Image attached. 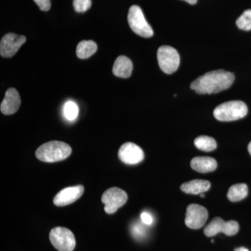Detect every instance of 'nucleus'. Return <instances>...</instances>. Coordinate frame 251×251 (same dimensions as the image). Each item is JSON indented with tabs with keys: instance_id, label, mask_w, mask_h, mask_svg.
<instances>
[{
	"instance_id": "nucleus-14",
	"label": "nucleus",
	"mask_w": 251,
	"mask_h": 251,
	"mask_svg": "<svg viewBox=\"0 0 251 251\" xmlns=\"http://www.w3.org/2000/svg\"><path fill=\"white\" fill-rule=\"evenodd\" d=\"M191 166L193 170L198 173H211L217 168V162L211 157L197 156L191 160Z\"/></svg>"
},
{
	"instance_id": "nucleus-1",
	"label": "nucleus",
	"mask_w": 251,
	"mask_h": 251,
	"mask_svg": "<svg viewBox=\"0 0 251 251\" xmlns=\"http://www.w3.org/2000/svg\"><path fill=\"white\" fill-rule=\"evenodd\" d=\"M234 81V75L224 70L212 71L198 77L191 84V90L199 94L219 93L227 90Z\"/></svg>"
},
{
	"instance_id": "nucleus-24",
	"label": "nucleus",
	"mask_w": 251,
	"mask_h": 251,
	"mask_svg": "<svg viewBox=\"0 0 251 251\" xmlns=\"http://www.w3.org/2000/svg\"><path fill=\"white\" fill-rule=\"evenodd\" d=\"M133 234L136 238L143 237L145 234V227L139 224L135 225L133 227Z\"/></svg>"
},
{
	"instance_id": "nucleus-10",
	"label": "nucleus",
	"mask_w": 251,
	"mask_h": 251,
	"mask_svg": "<svg viewBox=\"0 0 251 251\" xmlns=\"http://www.w3.org/2000/svg\"><path fill=\"white\" fill-rule=\"evenodd\" d=\"M25 36L18 35L14 33L5 34L0 42V54L3 57H11L26 42Z\"/></svg>"
},
{
	"instance_id": "nucleus-4",
	"label": "nucleus",
	"mask_w": 251,
	"mask_h": 251,
	"mask_svg": "<svg viewBox=\"0 0 251 251\" xmlns=\"http://www.w3.org/2000/svg\"><path fill=\"white\" fill-rule=\"evenodd\" d=\"M128 22L130 29L138 35L144 38H150L153 35L152 28L145 19L140 6L133 5L130 8Z\"/></svg>"
},
{
	"instance_id": "nucleus-13",
	"label": "nucleus",
	"mask_w": 251,
	"mask_h": 251,
	"mask_svg": "<svg viewBox=\"0 0 251 251\" xmlns=\"http://www.w3.org/2000/svg\"><path fill=\"white\" fill-rule=\"evenodd\" d=\"M21 103V97L18 91L14 88H10L5 94V97L1 102L0 110L1 113L4 115H13L18 111Z\"/></svg>"
},
{
	"instance_id": "nucleus-17",
	"label": "nucleus",
	"mask_w": 251,
	"mask_h": 251,
	"mask_svg": "<svg viewBox=\"0 0 251 251\" xmlns=\"http://www.w3.org/2000/svg\"><path fill=\"white\" fill-rule=\"evenodd\" d=\"M97 50V45L93 41H82L77 46V57L85 59L93 55Z\"/></svg>"
},
{
	"instance_id": "nucleus-19",
	"label": "nucleus",
	"mask_w": 251,
	"mask_h": 251,
	"mask_svg": "<svg viewBox=\"0 0 251 251\" xmlns=\"http://www.w3.org/2000/svg\"><path fill=\"white\" fill-rule=\"evenodd\" d=\"M194 145L198 150L206 152L214 151L217 148L216 140L211 137L206 135H201L196 138L194 140Z\"/></svg>"
},
{
	"instance_id": "nucleus-6",
	"label": "nucleus",
	"mask_w": 251,
	"mask_h": 251,
	"mask_svg": "<svg viewBox=\"0 0 251 251\" xmlns=\"http://www.w3.org/2000/svg\"><path fill=\"white\" fill-rule=\"evenodd\" d=\"M157 58L158 65L165 74H173L179 67V54L176 50L171 46L160 47L157 52Z\"/></svg>"
},
{
	"instance_id": "nucleus-5",
	"label": "nucleus",
	"mask_w": 251,
	"mask_h": 251,
	"mask_svg": "<svg viewBox=\"0 0 251 251\" xmlns=\"http://www.w3.org/2000/svg\"><path fill=\"white\" fill-rule=\"evenodd\" d=\"M49 237L51 244L57 251H73L75 249V236L66 227H57L51 229Z\"/></svg>"
},
{
	"instance_id": "nucleus-27",
	"label": "nucleus",
	"mask_w": 251,
	"mask_h": 251,
	"mask_svg": "<svg viewBox=\"0 0 251 251\" xmlns=\"http://www.w3.org/2000/svg\"><path fill=\"white\" fill-rule=\"evenodd\" d=\"M234 251H249L247 249H246V248L240 247V248H238V249H236L235 250H234Z\"/></svg>"
},
{
	"instance_id": "nucleus-26",
	"label": "nucleus",
	"mask_w": 251,
	"mask_h": 251,
	"mask_svg": "<svg viewBox=\"0 0 251 251\" xmlns=\"http://www.w3.org/2000/svg\"><path fill=\"white\" fill-rule=\"evenodd\" d=\"M190 4H196L197 3L198 0H184Z\"/></svg>"
},
{
	"instance_id": "nucleus-23",
	"label": "nucleus",
	"mask_w": 251,
	"mask_h": 251,
	"mask_svg": "<svg viewBox=\"0 0 251 251\" xmlns=\"http://www.w3.org/2000/svg\"><path fill=\"white\" fill-rule=\"evenodd\" d=\"M41 11H48L50 9V0H34Z\"/></svg>"
},
{
	"instance_id": "nucleus-7",
	"label": "nucleus",
	"mask_w": 251,
	"mask_h": 251,
	"mask_svg": "<svg viewBox=\"0 0 251 251\" xmlns=\"http://www.w3.org/2000/svg\"><path fill=\"white\" fill-rule=\"evenodd\" d=\"M128 196L125 191L117 187L109 188L102 196V202L105 204L104 210L108 214L116 212L119 208L122 207L126 202Z\"/></svg>"
},
{
	"instance_id": "nucleus-25",
	"label": "nucleus",
	"mask_w": 251,
	"mask_h": 251,
	"mask_svg": "<svg viewBox=\"0 0 251 251\" xmlns=\"http://www.w3.org/2000/svg\"><path fill=\"white\" fill-rule=\"evenodd\" d=\"M140 218H141L142 221H143L144 224L151 226L153 224L152 216L148 212L142 213Z\"/></svg>"
},
{
	"instance_id": "nucleus-12",
	"label": "nucleus",
	"mask_w": 251,
	"mask_h": 251,
	"mask_svg": "<svg viewBox=\"0 0 251 251\" xmlns=\"http://www.w3.org/2000/svg\"><path fill=\"white\" fill-rule=\"evenodd\" d=\"M84 191L85 188L82 185L64 188L54 198V205L63 206L72 204L82 196Z\"/></svg>"
},
{
	"instance_id": "nucleus-21",
	"label": "nucleus",
	"mask_w": 251,
	"mask_h": 251,
	"mask_svg": "<svg viewBox=\"0 0 251 251\" xmlns=\"http://www.w3.org/2000/svg\"><path fill=\"white\" fill-rule=\"evenodd\" d=\"M237 27L244 31L251 30V9L246 10L237 20Z\"/></svg>"
},
{
	"instance_id": "nucleus-11",
	"label": "nucleus",
	"mask_w": 251,
	"mask_h": 251,
	"mask_svg": "<svg viewBox=\"0 0 251 251\" xmlns=\"http://www.w3.org/2000/svg\"><path fill=\"white\" fill-rule=\"evenodd\" d=\"M120 161L127 165H136L145 158L143 150L133 143H126L122 145L118 152Z\"/></svg>"
},
{
	"instance_id": "nucleus-28",
	"label": "nucleus",
	"mask_w": 251,
	"mask_h": 251,
	"mask_svg": "<svg viewBox=\"0 0 251 251\" xmlns=\"http://www.w3.org/2000/svg\"><path fill=\"white\" fill-rule=\"evenodd\" d=\"M248 150H249V152L250 153L251 156V142L249 144V146H248Z\"/></svg>"
},
{
	"instance_id": "nucleus-18",
	"label": "nucleus",
	"mask_w": 251,
	"mask_h": 251,
	"mask_svg": "<svg viewBox=\"0 0 251 251\" xmlns=\"http://www.w3.org/2000/svg\"><path fill=\"white\" fill-rule=\"evenodd\" d=\"M249 188L246 184H237L231 186L227 193V198L231 202H239L247 198Z\"/></svg>"
},
{
	"instance_id": "nucleus-2",
	"label": "nucleus",
	"mask_w": 251,
	"mask_h": 251,
	"mask_svg": "<svg viewBox=\"0 0 251 251\" xmlns=\"http://www.w3.org/2000/svg\"><path fill=\"white\" fill-rule=\"evenodd\" d=\"M72 152V148L68 144L60 141H50L37 149L36 156L41 161L54 163L64 161Z\"/></svg>"
},
{
	"instance_id": "nucleus-29",
	"label": "nucleus",
	"mask_w": 251,
	"mask_h": 251,
	"mask_svg": "<svg viewBox=\"0 0 251 251\" xmlns=\"http://www.w3.org/2000/svg\"><path fill=\"white\" fill-rule=\"evenodd\" d=\"M200 195H201V198H204V193H201V194H200Z\"/></svg>"
},
{
	"instance_id": "nucleus-8",
	"label": "nucleus",
	"mask_w": 251,
	"mask_h": 251,
	"mask_svg": "<svg viewBox=\"0 0 251 251\" xmlns=\"http://www.w3.org/2000/svg\"><path fill=\"white\" fill-rule=\"evenodd\" d=\"M239 224L235 221H225L220 217L214 218L204 229L206 237H214L219 232L233 236L239 232Z\"/></svg>"
},
{
	"instance_id": "nucleus-15",
	"label": "nucleus",
	"mask_w": 251,
	"mask_h": 251,
	"mask_svg": "<svg viewBox=\"0 0 251 251\" xmlns=\"http://www.w3.org/2000/svg\"><path fill=\"white\" fill-rule=\"evenodd\" d=\"M133 64L131 60L125 56L117 57L114 64L112 73L115 76L128 78L132 74Z\"/></svg>"
},
{
	"instance_id": "nucleus-16",
	"label": "nucleus",
	"mask_w": 251,
	"mask_h": 251,
	"mask_svg": "<svg viewBox=\"0 0 251 251\" xmlns=\"http://www.w3.org/2000/svg\"><path fill=\"white\" fill-rule=\"evenodd\" d=\"M211 187V183L207 180L194 179L181 184V191L187 194L199 195L207 191Z\"/></svg>"
},
{
	"instance_id": "nucleus-22",
	"label": "nucleus",
	"mask_w": 251,
	"mask_h": 251,
	"mask_svg": "<svg viewBox=\"0 0 251 251\" xmlns=\"http://www.w3.org/2000/svg\"><path fill=\"white\" fill-rule=\"evenodd\" d=\"M74 9L77 13H84L88 11L92 6L91 0H74Z\"/></svg>"
},
{
	"instance_id": "nucleus-3",
	"label": "nucleus",
	"mask_w": 251,
	"mask_h": 251,
	"mask_svg": "<svg viewBox=\"0 0 251 251\" xmlns=\"http://www.w3.org/2000/svg\"><path fill=\"white\" fill-rule=\"evenodd\" d=\"M248 113L245 103L241 100H231L221 104L214 110V116L221 122H231L244 118Z\"/></svg>"
},
{
	"instance_id": "nucleus-9",
	"label": "nucleus",
	"mask_w": 251,
	"mask_h": 251,
	"mask_svg": "<svg viewBox=\"0 0 251 251\" xmlns=\"http://www.w3.org/2000/svg\"><path fill=\"white\" fill-rule=\"evenodd\" d=\"M208 219V211L204 206L191 204L186 209L185 224L189 228L198 229L205 224Z\"/></svg>"
},
{
	"instance_id": "nucleus-20",
	"label": "nucleus",
	"mask_w": 251,
	"mask_h": 251,
	"mask_svg": "<svg viewBox=\"0 0 251 251\" xmlns=\"http://www.w3.org/2000/svg\"><path fill=\"white\" fill-rule=\"evenodd\" d=\"M78 107L75 102L69 100L64 104L63 108V114L64 116L69 121H74L78 115Z\"/></svg>"
}]
</instances>
